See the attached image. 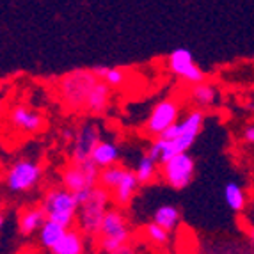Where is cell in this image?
<instances>
[{"mask_svg": "<svg viewBox=\"0 0 254 254\" xmlns=\"http://www.w3.org/2000/svg\"><path fill=\"white\" fill-rule=\"evenodd\" d=\"M102 80L93 69H75L63 76L59 84L61 98L71 110H84L87 98Z\"/></svg>", "mask_w": 254, "mask_h": 254, "instance_id": "obj_1", "label": "cell"}, {"mask_svg": "<svg viewBox=\"0 0 254 254\" xmlns=\"http://www.w3.org/2000/svg\"><path fill=\"white\" fill-rule=\"evenodd\" d=\"M41 206L47 213L48 220H54L66 229H71L75 220L78 219V210H80V204L76 201L75 194L64 187L48 190L43 197Z\"/></svg>", "mask_w": 254, "mask_h": 254, "instance_id": "obj_2", "label": "cell"}, {"mask_svg": "<svg viewBox=\"0 0 254 254\" xmlns=\"http://www.w3.org/2000/svg\"><path fill=\"white\" fill-rule=\"evenodd\" d=\"M130 224L123 210L109 208L100 228V249L107 254L114 253L121 247L130 246Z\"/></svg>", "mask_w": 254, "mask_h": 254, "instance_id": "obj_3", "label": "cell"}, {"mask_svg": "<svg viewBox=\"0 0 254 254\" xmlns=\"http://www.w3.org/2000/svg\"><path fill=\"white\" fill-rule=\"evenodd\" d=\"M110 204V192L98 185L93 189V194L84 204H80L78 210V226H80L82 233L85 235H100V228L109 212Z\"/></svg>", "mask_w": 254, "mask_h": 254, "instance_id": "obj_4", "label": "cell"}, {"mask_svg": "<svg viewBox=\"0 0 254 254\" xmlns=\"http://www.w3.org/2000/svg\"><path fill=\"white\" fill-rule=\"evenodd\" d=\"M41 164L29 160V158H20V160L13 162L5 171V187H7L9 192L21 194V192L34 189L41 180Z\"/></svg>", "mask_w": 254, "mask_h": 254, "instance_id": "obj_5", "label": "cell"}, {"mask_svg": "<svg viewBox=\"0 0 254 254\" xmlns=\"http://www.w3.org/2000/svg\"><path fill=\"white\" fill-rule=\"evenodd\" d=\"M100 173H102V169L93 160L80 162V164L71 162L63 171L61 183L64 189H68L73 194L82 190H93L94 187L100 185Z\"/></svg>", "mask_w": 254, "mask_h": 254, "instance_id": "obj_6", "label": "cell"}, {"mask_svg": "<svg viewBox=\"0 0 254 254\" xmlns=\"http://www.w3.org/2000/svg\"><path fill=\"white\" fill-rule=\"evenodd\" d=\"M162 180H164L171 189L182 190L190 185L195 174V160L189 153H182L171 158L169 162L162 164Z\"/></svg>", "mask_w": 254, "mask_h": 254, "instance_id": "obj_7", "label": "cell"}, {"mask_svg": "<svg viewBox=\"0 0 254 254\" xmlns=\"http://www.w3.org/2000/svg\"><path fill=\"white\" fill-rule=\"evenodd\" d=\"M178 116H180L178 100H174V98L162 100V102H158L157 105L153 107L151 114H149L148 121L144 125V133L158 139L165 130H169L174 123H178Z\"/></svg>", "mask_w": 254, "mask_h": 254, "instance_id": "obj_8", "label": "cell"}, {"mask_svg": "<svg viewBox=\"0 0 254 254\" xmlns=\"http://www.w3.org/2000/svg\"><path fill=\"white\" fill-rule=\"evenodd\" d=\"M167 68L173 75L183 78L187 84L190 85L203 84L206 80L204 71L194 63V55L187 48H176V50L171 52L169 59H167Z\"/></svg>", "mask_w": 254, "mask_h": 254, "instance_id": "obj_9", "label": "cell"}, {"mask_svg": "<svg viewBox=\"0 0 254 254\" xmlns=\"http://www.w3.org/2000/svg\"><path fill=\"white\" fill-rule=\"evenodd\" d=\"M100 128L93 123H85L82 125L78 130L75 131V137H73L71 149H69V155H71V162H87L91 160V155H93L94 148L100 144Z\"/></svg>", "mask_w": 254, "mask_h": 254, "instance_id": "obj_10", "label": "cell"}, {"mask_svg": "<svg viewBox=\"0 0 254 254\" xmlns=\"http://www.w3.org/2000/svg\"><path fill=\"white\" fill-rule=\"evenodd\" d=\"M9 127L18 133L30 135V133H38L45 127V118L39 114L38 110L30 109L27 105H14L11 107L7 114Z\"/></svg>", "mask_w": 254, "mask_h": 254, "instance_id": "obj_11", "label": "cell"}, {"mask_svg": "<svg viewBox=\"0 0 254 254\" xmlns=\"http://www.w3.org/2000/svg\"><path fill=\"white\" fill-rule=\"evenodd\" d=\"M140 185H142V183L137 178L135 171L127 169L125 171V176L121 178V182H119V185L112 190V201H114L119 208L127 206V204L135 197Z\"/></svg>", "mask_w": 254, "mask_h": 254, "instance_id": "obj_12", "label": "cell"}, {"mask_svg": "<svg viewBox=\"0 0 254 254\" xmlns=\"http://www.w3.org/2000/svg\"><path fill=\"white\" fill-rule=\"evenodd\" d=\"M47 213L43 210V206H32L27 208L25 212L20 215L18 220V228H20V233L29 237V235L39 233V229L43 228V224L47 222Z\"/></svg>", "mask_w": 254, "mask_h": 254, "instance_id": "obj_13", "label": "cell"}, {"mask_svg": "<svg viewBox=\"0 0 254 254\" xmlns=\"http://www.w3.org/2000/svg\"><path fill=\"white\" fill-rule=\"evenodd\" d=\"M110 96H112V87L103 80H100L93 89V93L89 94V98H87L84 110H87L91 114H103L110 105Z\"/></svg>", "mask_w": 254, "mask_h": 254, "instance_id": "obj_14", "label": "cell"}, {"mask_svg": "<svg viewBox=\"0 0 254 254\" xmlns=\"http://www.w3.org/2000/svg\"><path fill=\"white\" fill-rule=\"evenodd\" d=\"M189 98H190V102L195 103L199 109H210V107H213L219 102V89H217L213 84L203 82V84L192 85Z\"/></svg>", "mask_w": 254, "mask_h": 254, "instance_id": "obj_15", "label": "cell"}, {"mask_svg": "<svg viewBox=\"0 0 254 254\" xmlns=\"http://www.w3.org/2000/svg\"><path fill=\"white\" fill-rule=\"evenodd\" d=\"M66 231H68V229L64 228V226L57 224V222H54V220H47L38 233L39 246H41L43 249H47L52 253V251L55 249V246L63 240V237L66 235Z\"/></svg>", "mask_w": 254, "mask_h": 254, "instance_id": "obj_16", "label": "cell"}, {"mask_svg": "<svg viewBox=\"0 0 254 254\" xmlns=\"http://www.w3.org/2000/svg\"><path fill=\"white\" fill-rule=\"evenodd\" d=\"M91 160H93L100 169L110 167V165L118 164L119 148L114 142H110V140H100V144L94 148L93 155H91Z\"/></svg>", "mask_w": 254, "mask_h": 254, "instance_id": "obj_17", "label": "cell"}, {"mask_svg": "<svg viewBox=\"0 0 254 254\" xmlns=\"http://www.w3.org/2000/svg\"><path fill=\"white\" fill-rule=\"evenodd\" d=\"M52 254H84V237L78 229H68Z\"/></svg>", "mask_w": 254, "mask_h": 254, "instance_id": "obj_18", "label": "cell"}, {"mask_svg": "<svg viewBox=\"0 0 254 254\" xmlns=\"http://www.w3.org/2000/svg\"><path fill=\"white\" fill-rule=\"evenodd\" d=\"M180 219H182V213L174 204H162L153 213V222L162 226L167 231H173V229L178 228Z\"/></svg>", "mask_w": 254, "mask_h": 254, "instance_id": "obj_19", "label": "cell"}, {"mask_svg": "<svg viewBox=\"0 0 254 254\" xmlns=\"http://www.w3.org/2000/svg\"><path fill=\"white\" fill-rule=\"evenodd\" d=\"M224 201L233 212H244L247 203L246 192L237 182H228L224 185Z\"/></svg>", "mask_w": 254, "mask_h": 254, "instance_id": "obj_20", "label": "cell"}, {"mask_svg": "<svg viewBox=\"0 0 254 254\" xmlns=\"http://www.w3.org/2000/svg\"><path fill=\"white\" fill-rule=\"evenodd\" d=\"M125 171H127V167H123V165L119 164H114L110 165V167L102 169V173H100V185L103 189H107L109 192H112L119 185L121 178L125 176Z\"/></svg>", "mask_w": 254, "mask_h": 254, "instance_id": "obj_21", "label": "cell"}, {"mask_svg": "<svg viewBox=\"0 0 254 254\" xmlns=\"http://www.w3.org/2000/svg\"><path fill=\"white\" fill-rule=\"evenodd\" d=\"M96 76H100L105 84H109L112 89L114 87H121L127 82V73L121 68H109V66H96L93 68Z\"/></svg>", "mask_w": 254, "mask_h": 254, "instance_id": "obj_22", "label": "cell"}, {"mask_svg": "<svg viewBox=\"0 0 254 254\" xmlns=\"http://www.w3.org/2000/svg\"><path fill=\"white\" fill-rule=\"evenodd\" d=\"M142 231H144L146 238H148V242H151L153 246H167L171 242V231H167V229H164L162 226L155 224V222H148V224H144V228H142Z\"/></svg>", "mask_w": 254, "mask_h": 254, "instance_id": "obj_23", "label": "cell"}, {"mask_svg": "<svg viewBox=\"0 0 254 254\" xmlns=\"http://www.w3.org/2000/svg\"><path fill=\"white\" fill-rule=\"evenodd\" d=\"M157 164L158 162L153 160L148 153L139 158L137 167H135V174L140 183H149L153 178H155V174H157Z\"/></svg>", "mask_w": 254, "mask_h": 254, "instance_id": "obj_24", "label": "cell"}, {"mask_svg": "<svg viewBox=\"0 0 254 254\" xmlns=\"http://www.w3.org/2000/svg\"><path fill=\"white\" fill-rule=\"evenodd\" d=\"M244 140L249 142V144H254V125L253 127H247L244 130Z\"/></svg>", "mask_w": 254, "mask_h": 254, "instance_id": "obj_25", "label": "cell"}, {"mask_svg": "<svg viewBox=\"0 0 254 254\" xmlns=\"http://www.w3.org/2000/svg\"><path fill=\"white\" fill-rule=\"evenodd\" d=\"M110 254H135V251L131 249L130 246H125V247H121V249L114 251V253H110Z\"/></svg>", "mask_w": 254, "mask_h": 254, "instance_id": "obj_26", "label": "cell"}, {"mask_svg": "<svg viewBox=\"0 0 254 254\" xmlns=\"http://www.w3.org/2000/svg\"><path fill=\"white\" fill-rule=\"evenodd\" d=\"M251 238H253V242H254V226L251 228Z\"/></svg>", "mask_w": 254, "mask_h": 254, "instance_id": "obj_27", "label": "cell"}, {"mask_svg": "<svg viewBox=\"0 0 254 254\" xmlns=\"http://www.w3.org/2000/svg\"><path fill=\"white\" fill-rule=\"evenodd\" d=\"M253 61H254V52H253Z\"/></svg>", "mask_w": 254, "mask_h": 254, "instance_id": "obj_28", "label": "cell"}]
</instances>
